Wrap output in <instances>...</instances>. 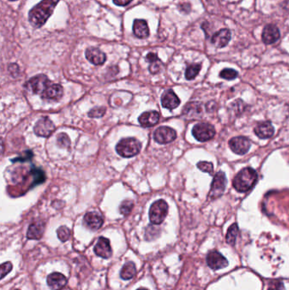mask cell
<instances>
[{"mask_svg":"<svg viewBox=\"0 0 289 290\" xmlns=\"http://www.w3.org/2000/svg\"><path fill=\"white\" fill-rule=\"evenodd\" d=\"M60 0H43L29 12V22L35 28L43 27L53 14Z\"/></svg>","mask_w":289,"mask_h":290,"instance_id":"1","label":"cell"},{"mask_svg":"<svg viewBox=\"0 0 289 290\" xmlns=\"http://www.w3.org/2000/svg\"><path fill=\"white\" fill-rule=\"evenodd\" d=\"M257 179L258 175L255 171L250 167H246L237 174L233 180V187L238 192L246 193L255 185Z\"/></svg>","mask_w":289,"mask_h":290,"instance_id":"2","label":"cell"},{"mask_svg":"<svg viewBox=\"0 0 289 290\" xmlns=\"http://www.w3.org/2000/svg\"><path fill=\"white\" fill-rule=\"evenodd\" d=\"M141 149H142L141 143L133 137H127V138L121 139L117 145V153L124 158L135 156L136 154L139 153Z\"/></svg>","mask_w":289,"mask_h":290,"instance_id":"3","label":"cell"},{"mask_svg":"<svg viewBox=\"0 0 289 290\" xmlns=\"http://www.w3.org/2000/svg\"><path fill=\"white\" fill-rule=\"evenodd\" d=\"M168 213V205L163 200H158L151 205L150 210V220L151 223L160 225L166 219Z\"/></svg>","mask_w":289,"mask_h":290,"instance_id":"4","label":"cell"},{"mask_svg":"<svg viewBox=\"0 0 289 290\" xmlns=\"http://www.w3.org/2000/svg\"><path fill=\"white\" fill-rule=\"evenodd\" d=\"M193 135L200 142H207L215 137L216 131L210 124H197L193 127Z\"/></svg>","mask_w":289,"mask_h":290,"instance_id":"5","label":"cell"},{"mask_svg":"<svg viewBox=\"0 0 289 290\" xmlns=\"http://www.w3.org/2000/svg\"><path fill=\"white\" fill-rule=\"evenodd\" d=\"M226 186V175L222 171H219L215 175L211 184L209 198L210 200H216L222 195Z\"/></svg>","mask_w":289,"mask_h":290,"instance_id":"6","label":"cell"},{"mask_svg":"<svg viewBox=\"0 0 289 290\" xmlns=\"http://www.w3.org/2000/svg\"><path fill=\"white\" fill-rule=\"evenodd\" d=\"M50 84H52L45 75H37L27 83V86L34 94L42 95L44 91L50 87Z\"/></svg>","mask_w":289,"mask_h":290,"instance_id":"7","label":"cell"},{"mask_svg":"<svg viewBox=\"0 0 289 290\" xmlns=\"http://www.w3.org/2000/svg\"><path fill=\"white\" fill-rule=\"evenodd\" d=\"M54 129L55 127L53 121L49 117H43L37 120L34 127V133L39 137H48L52 134Z\"/></svg>","mask_w":289,"mask_h":290,"instance_id":"8","label":"cell"},{"mask_svg":"<svg viewBox=\"0 0 289 290\" xmlns=\"http://www.w3.org/2000/svg\"><path fill=\"white\" fill-rule=\"evenodd\" d=\"M153 137L158 144H169L176 139V131L171 127H160L154 132Z\"/></svg>","mask_w":289,"mask_h":290,"instance_id":"9","label":"cell"},{"mask_svg":"<svg viewBox=\"0 0 289 290\" xmlns=\"http://www.w3.org/2000/svg\"><path fill=\"white\" fill-rule=\"evenodd\" d=\"M251 143L245 137H233L229 141V147L237 154H245L249 151Z\"/></svg>","mask_w":289,"mask_h":290,"instance_id":"10","label":"cell"},{"mask_svg":"<svg viewBox=\"0 0 289 290\" xmlns=\"http://www.w3.org/2000/svg\"><path fill=\"white\" fill-rule=\"evenodd\" d=\"M207 263L213 270H219L228 266V261L221 254L217 251H211L207 256Z\"/></svg>","mask_w":289,"mask_h":290,"instance_id":"11","label":"cell"},{"mask_svg":"<svg viewBox=\"0 0 289 290\" xmlns=\"http://www.w3.org/2000/svg\"><path fill=\"white\" fill-rule=\"evenodd\" d=\"M94 252L98 256L108 259L112 256V249L110 246V242L108 239L100 237L94 247Z\"/></svg>","mask_w":289,"mask_h":290,"instance_id":"12","label":"cell"},{"mask_svg":"<svg viewBox=\"0 0 289 290\" xmlns=\"http://www.w3.org/2000/svg\"><path fill=\"white\" fill-rule=\"evenodd\" d=\"M47 284L51 290H60L67 285V277L60 273H53L47 277Z\"/></svg>","mask_w":289,"mask_h":290,"instance_id":"13","label":"cell"},{"mask_svg":"<svg viewBox=\"0 0 289 290\" xmlns=\"http://www.w3.org/2000/svg\"><path fill=\"white\" fill-rule=\"evenodd\" d=\"M86 60L95 66H101L106 61V55L100 49L89 48L86 50Z\"/></svg>","mask_w":289,"mask_h":290,"instance_id":"14","label":"cell"},{"mask_svg":"<svg viewBox=\"0 0 289 290\" xmlns=\"http://www.w3.org/2000/svg\"><path fill=\"white\" fill-rule=\"evenodd\" d=\"M280 38L279 29L272 24L267 25L262 34V40L266 44H272Z\"/></svg>","mask_w":289,"mask_h":290,"instance_id":"15","label":"cell"},{"mask_svg":"<svg viewBox=\"0 0 289 290\" xmlns=\"http://www.w3.org/2000/svg\"><path fill=\"white\" fill-rule=\"evenodd\" d=\"M231 32L228 29H221L213 35L211 43L216 48H224L231 40Z\"/></svg>","mask_w":289,"mask_h":290,"instance_id":"16","label":"cell"},{"mask_svg":"<svg viewBox=\"0 0 289 290\" xmlns=\"http://www.w3.org/2000/svg\"><path fill=\"white\" fill-rule=\"evenodd\" d=\"M179 98L177 97L172 90H167L164 93L161 97V103L162 106L170 110L176 109L180 104Z\"/></svg>","mask_w":289,"mask_h":290,"instance_id":"17","label":"cell"},{"mask_svg":"<svg viewBox=\"0 0 289 290\" xmlns=\"http://www.w3.org/2000/svg\"><path fill=\"white\" fill-rule=\"evenodd\" d=\"M84 223L91 230H98L103 225V217L97 212H88L84 217Z\"/></svg>","mask_w":289,"mask_h":290,"instance_id":"18","label":"cell"},{"mask_svg":"<svg viewBox=\"0 0 289 290\" xmlns=\"http://www.w3.org/2000/svg\"><path fill=\"white\" fill-rule=\"evenodd\" d=\"M160 120V114L157 111L144 112L138 118L140 125L143 127H153Z\"/></svg>","mask_w":289,"mask_h":290,"instance_id":"19","label":"cell"},{"mask_svg":"<svg viewBox=\"0 0 289 290\" xmlns=\"http://www.w3.org/2000/svg\"><path fill=\"white\" fill-rule=\"evenodd\" d=\"M63 96V87L60 84H50L41 97L43 100H59Z\"/></svg>","mask_w":289,"mask_h":290,"instance_id":"20","label":"cell"},{"mask_svg":"<svg viewBox=\"0 0 289 290\" xmlns=\"http://www.w3.org/2000/svg\"><path fill=\"white\" fill-rule=\"evenodd\" d=\"M274 127L270 121H264L258 124L255 128V134L259 138H269L274 134Z\"/></svg>","mask_w":289,"mask_h":290,"instance_id":"21","label":"cell"},{"mask_svg":"<svg viewBox=\"0 0 289 290\" xmlns=\"http://www.w3.org/2000/svg\"><path fill=\"white\" fill-rule=\"evenodd\" d=\"M44 223L41 221L35 222L34 223L31 224L27 231V239H40L43 237V232H44Z\"/></svg>","mask_w":289,"mask_h":290,"instance_id":"22","label":"cell"},{"mask_svg":"<svg viewBox=\"0 0 289 290\" xmlns=\"http://www.w3.org/2000/svg\"><path fill=\"white\" fill-rule=\"evenodd\" d=\"M133 34L138 38H146L150 36V29L144 20H135L133 22Z\"/></svg>","mask_w":289,"mask_h":290,"instance_id":"23","label":"cell"},{"mask_svg":"<svg viewBox=\"0 0 289 290\" xmlns=\"http://www.w3.org/2000/svg\"><path fill=\"white\" fill-rule=\"evenodd\" d=\"M136 273V265L133 261H130L124 265L120 271V277L124 280L132 279Z\"/></svg>","mask_w":289,"mask_h":290,"instance_id":"24","label":"cell"},{"mask_svg":"<svg viewBox=\"0 0 289 290\" xmlns=\"http://www.w3.org/2000/svg\"><path fill=\"white\" fill-rule=\"evenodd\" d=\"M147 60L150 63V70L152 74H155L159 72L160 67H161V61L157 54L153 53H150L146 57Z\"/></svg>","mask_w":289,"mask_h":290,"instance_id":"25","label":"cell"},{"mask_svg":"<svg viewBox=\"0 0 289 290\" xmlns=\"http://www.w3.org/2000/svg\"><path fill=\"white\" fill-rule=\"evenodd\" d=\"M238 234V227L236 223L233 224L227 230L226 234V240L230 245H234L236 242L237 237Z\"/></svg>","mask_w":289,"mask_h":290,"instance_id":"26","label":"cell"},{"mask_svg":"<svg viewBox=\"0 0 289 290\" xmlns=\"http://www.w3.org/2000/svg\"><path fill=\"white\" fill-rule=\"evenodd\" d=\"M201 69V66L200 64H193L187 68L186 72H185V77L187 80H193L197 75L200 72Z\"/></svg>","mask_w":289,"mask_h":290,"instance_id":"27","label":"cell"},{"mask_svg":"<svg viewBox=\"0 0 289 290\" xmlns=\"http://www.w3.org/2000/svg\"><path fill=\"white\" fill-rule=\"evenodd\" d=\"M32 173L34 175V182L32 184V187H35L37 184H43L45 181V175L43 173V171L39 168H34L32 170Z\"/></svg>","mask_w":289,"mask_h":290,"instance_id":"28","label":"cell"},{"mask_svg":"<svg viewBox=\"0 0 289 290\" xmlns=\"http://www.w3.org/2000/svg\"><path fill=\"white\" fill-rule=\"evenodd\" d=\"M57 235H58V238H59L60 240L62 241V242H67L70 236V229L66 226L59 227L58 230H57Z\"/></svg>","mask_w":289,"mask_h":290,"instance_id":"29","label":"cell"},{"mask_svg":"<svg viewBox=\"0 0 289 290\" xmlns=\"http://www.w3.org/2000/svg\"><path fill=\"white\" fill-rule=\"evenodd\" d=\"M238 73L233 69H224L221 71L220 77L223 79H226V80H233L238 77Z\"/></svg>","mask_w":289,"mask_h":290,"instance_id":"30","label":"cell"},{"mask_svg":"<svg viewBox=\"0 0 289 290\" xmlns=\"http://www.w3.org/2000/svg\"><path fill=\"white\" fill-rule=\"evenodd\" d=\"M197 167L200 170L204 172L209 173V175H212L213 171H214V167H213V164L211 162L200 161V162L197 164Z\"/></svg>","mask_w":289,"mask_h":290,"instance_id":"31","label":"cell"},{"mask_svg":"<svg viewBox=\"0 0 289 290\" xmlns=\"http://www.w3.org/2000/svg\"><path fill=\"white\" fill-rule=\"evenodd\" d=\"M133 202L131 200H125L123 201L120 206V213L124 215V216H127L131 213V211L133 210Z\"/></svg>","mask_w":289,"mask_h":290,"instance_id":"32","label":"cell"},{"mask_svg":"<svg viewBox=\"0 0 289 290\" xmlns=\"http://www.w3.org/2000/svg\"><path fill=\"white\" fill-rule=\"evenodd\" d=\"M57 144L61 148H67L70 146V138L66 134H59L57 137Z\"/></svg>","mask_w":289,"mask_h":290,"instance_id":"33","label":"cell"},{"mask_svg":"<svg viewBox=\"0 0 289 290\" xmlns=\"http://www.w3.org/2000/svg\"><path fill=\"white\" fill-rule=\"evenodd\" d=\"M106 109L104 107H97L94 108L93 110H90L88 116L90 117H95V118H100V117H103V115L105 114Z\"/></svg>","mask_w":289,"mask_h":290,"instance_id":"34","label":"cell"},{"mask_svg":"<svg viewBox=\"0 0 289 290\" xmlns=\"http://www.w3.org/2000/svg\"><path fill=\"white\" fill-rule=\"evenodd\" d=\"M12 268H13V265L10 261L2 264L1 265V278L3 279L7 274L10 273V271L12 270Z\"/></svg>","mask_w":289,"mask_h":290,"instance_id":"35","label":"cell"},{"mask_svg":"<svg viewBox=\"0 0 289 290\" xmlns=\"http://www.w3.org/2000/svg\"><path fill=\"white\" fill-rule=\"evenodd\" d=\"M268 290H284V285L282 282L275 281L270 284Z\"/></svg>","mask_w":289,"mask_h":290,"instance_id":"36","label":"cell"},{"mask_svg":"<svg viewBox=\"0 0 289 290\" xmlns=\"http://www.w3.org/2000/svg\"><path fill=\"white\" fill-rule=\"evenodd\" d=\"M34 156V154L32 153L31 151H26L25 152V155L23 156L17 157L15 160H12L13 162H17V161H26L27 160H30L32 157Z\"/></svg>","mask_w":289,"mask_h":290,"instance_id":"37","label":"cell"},{"mask_svg":"<svg viewBox=\"0 0 289 290\" xmlns=\"http://www.w3.org/2000/svg\"><path fill=\"white\" fill-rule=\"evenodd\" d=\"M133 0H113L114 3L118 6H126L129 4Z\"/></svg>","mask_w":289,"mask_h":290,"instance_id":"38","label":"cell"},{"mask_svg":"<svg viewBox=\"0 0 289 290\" xmlns=\"http://www.w3.org/2000/svg\"><path fill=\"white\" fill-rule=\"evenodd\" d=\"M179 9L180 10L183 11V12L188 13L190 11V9H191V7H190L189 3H183V4L179 5Z\"/></svg>","mask_w":289,"mask_h":290,"instance_id":"39","label":"cell"},{"mask_svg":"<svg viewBox=\"0 0 289 290\" xmlns=\"http://www.w3.org/2000/svg\"><path fill=\"white\" fill-rule=\"evenodd\" d=\"M148 290V289H146V288H140V289H138V290Z\"/></svg>","mask_w":289,"mask_h":290,"instance_id":"40","label":"cell"},{"mask_svg":"<svg viewBox=\"0 0 289 290\" xmlns=\"http://www.w3.org/2000/svg\"><path fill=\"white\" fill-rule=\"evenodd\" d=\"M10 1H16V0H10Z\"/></svg>","mask_w":289,"mask_h":290,"instance_id":"41","label":"cell"},{"mask_svg":"<svg viewBox=\"0 0 289 290\" xmlns=\"http://www.w3.org/2000/svg\"></svg>","mask_w":289,"mask_h":290,"instance_id":"42","label":"cell"}]
</instances>
